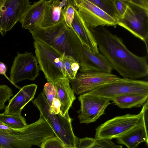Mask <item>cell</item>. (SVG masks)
Segmentation results:
<instances>
[{"instance_id":"6da1fadb","label":"cell","mask_w":148,"mask_h":148,"mask_svg":"<svg viewBox=\"0 0 148 148\" xmlns=\"http://www.w3.org/2000/svg\"><path fill=\"white\" fill-rule=\"evenodd\" d=\"M88 27L98 49L109 62L113 69L124 77L132 79L147 76V57H139L132 53L121 38L104 26Z\"/></svg>"},{"instance_id":"7a4b0ae2","label":"cell","mask_w":148,"mask_h":148,"mask_svg":"<svg viewBox=\"0 0 148 148\" xmlns=\"http://www.w3.org/2000/svg\"><path fill=\"white\" fill-rule=\"evenodd\" d=\"M0 129V147L2 148H32L33 145L40 147L47 139L55 136L47 122L40 116L36 121L21 128L5 125Z\"/></svg>"},{"instance_id":"3957f363","label":"cell","mask_w":148,"mask_h":148,"mask_svg":"<svg viewBox=\"0 0 148 148\" xmlns=\"http://www.w3.org/2000/svg\"><path fill=\"white\" fill-rule=\"evenodd\" d=\"M29 31L34 40L43 42L72 57L79 64L83 45L73 29L64 21L51 27H36Z\"/></svg>"},{"instance_id":"277c9868","label":"cell","mask_w":148,"mask_h":148,"mask_svg":"<svg viewBox=\"0 0 148 148\" xmlns=\"http://www.w3.org/2000/svg\"><path fill=\"white\" fill-rule=\"evenodd\" d=\"M32 102L39 110L40 116L51 126L55 136L65 145L78 147L79 138L74 133L72 125L73 119L69 115L64 116L61 113L51 114L50 106L43 92L40 93Z\"/></svg>"},{"instance_id":"5b68a950","label":"cell","mask_w":148,"mask_h":148,"mask_svg":"<svg viewBox=\"0 0 148 148\" xmlns=\"http://www.w3.org/2000/svg\"><path fill=\"white\" fill-rule=\"evenodd\" d=\"M148 100L137 114H126L106 121L96 129L95 138L111 139L116 138L134 127L144 124L147 130Z\"/></svg>"},{"instance_id":"8992f818","label":"cell","mask_w":148,"mask_h":148,"mask_svg":"<svg viewBox=\"0 0 148 148\" xmlns=\"http://www.w3.org/2000/svg\"><path fill=\"white\" fill-rule=\"evenodd\" d=\"M117 24L143 41L148 53V0H129Z\"/></svg>"},{"instance_id":"52a82bcc","label":"cell","mask_w":148,"mask_h":148,"mask_svg":"<svg viewBox=\"0 0 148 148\" xmlns=\"http://www.w3.org/2000/svg\"><path fill=\"white\" fill-rule=\"evenodd\" d=\"M34 45L40 69L43 72L47 81L54 82L60 79L66 78L63 64L65 53L40 41L34 40Z\"/></svg>"},{"instance_id":"ba28073f","label":"cell","mask_w":148,"mask_h":148,"mask_svg":"<svg viewBox=\"0 0 148 148\" xmlns=\"http://www.w3.org/2000/svg\"><path fill=\"white\" fill-rule=\"evenodd\" d=\"M86 93L109 99L131 93L148 95V82L128 78H119L112 82L99 86Z\"/></svg>"},{"instance_id":"9c48e42d","label":"cell","mask_w":148,"mask_h":148,"mask_svg":"<svg viewBox=\"0 0 148 148\" xmlns=\"http://www.w3.org/2000/svg\"><path fill=\"white\" fill-rule=\"evenodd\" d=\"M31 3L28 0H0V33L2 36L20 21Z\"/></svg>"},{"instance_id":"30bf717a","label":"cell","mask_w":148,"mask_h":148,"mask_svg":"<svg viewBox=\"0 0 148 148\" xmlns=\"http://www.w3.org/2000/svg\"><path fill=\"white\" fill-rule=\"evenodd\" d=\"M40 70L35 56L32 53L18 52L11 67L10 79L14 84L28 79L34 80Z\"/></svg>"},{"instance_id":"8fae6325","label":"cell","mask_w":148,"mask_h":148,"mask_svg":"<svg viewBox=\"0 0 148 148\" xmlns=\"http://www.w3.org/2000/svg\"><path fill=\"white\" fill-rule=\"evenodd\" d=\"M78 99L80 106L77 112L81 123L95 122L104 114L106 109L111 103L108 99L86 93L80 95Z\"/></svg>"},{"instance_id":"7c38bea8","label":"cell","mask_w":148,"mask_h":148,"mask_svg":"<svg viewBox=\"0 0 148 148\" xmlns=\"http://www.w3.org/2000/svg\"><path fill=\"white\" fill-rule=\"evenodd\" d=\"M119 78L111 73L91 72H80L75 78L69 79L74 94L82 95L101 85L114 81Z\"/></svg>"},{"instance_id":"4fadbf2b","label":"cell","mask_w":148,"mask_h":148,"mask_svg":"<svg viewBox=\"0 0 148 148\" xmlns=\"http://www.w3.org/2000/svg\"><path fill=\"white\" fill-rule=\"evenodd\" d=\"M77 10L88 27L114 26L117 22L89 0H75Z\"/></svg>"},{"instance_id":"5bb4252c","label":"cell","mask_w":148,"mask_h":148,"mask_svg":"<svg viewBox=\"0 0 148 148\" xmlns=\"http://www.w3.org/2000/svg\"><path fill=\"white\" fill-rule=\"evenodd\" d=\"M80 72H97L111 73L113 69L106 58L99 52L83 45L79 63Z\"/></svg>"},{"instance_id":"9a60e30c","label":"cell","mask_w":148,"mask_h":148,"mask_svg":"<svg viewBox=\"0 0 148 148\" xmlns=\"http://www.w3.org/2000/svg\"><path fill=\"white\" fill-rule=\"evenodd\" d=\"M37 85L32 84L23 86L18 92L9 101L5 109L4 114L12 115H21L24 107L34 98Z\"/></svg>"},{"instance_id":"2e32d148","label":"cell","mask_w":148,"mask_h":148,"mask_svg":"<svg viewBox=\"0 0 148 148\" xmlns=\"http://www.w3.org/2000/svg\"><path fill=\"white\" fill-rule=\"evenodd\" d=\"M69 0H47L43 14L37 27L45 28L63 21L64 9Z\"/></svg>"},{"instance_id":"e0dca14e","label":"cell","mask_w":148,"mask_h":148,"mask_svg":"<svg viewBox=\"0 0 148 148\" xmlns=\"http://www.w3.org/2000/svg\"><path fill=\"white\" fill-rule=\"evenodd\" d=\"M54 84L58 98L61 103V113L64 116L69 115V110L76 98L70 85V80L66 77L61 78Z\"/></svg>"},{"instance_id":"ac0fdd59","label":"cell","mask_w":148,"mask_h":148,"mask_svg":"<svg viewBox=\"0 0 148 148\" xmlns=\"http://www.w3.org/2000/svg\"><path fill=\"white\" fill-rule=\"evenodd\" d=\"M47 2V0H41L31 5L20 21L23 28L29 30L38 27Z\"/></svg>"},{"instance_id":"d6986e66","label":"cell","mask_w":148,"mask_h":148,"mask_svg":"<svg viewBox=\"0 0 148 148\" xmlns=\"http://www.w3.org/2000/svg\"><path fill=\"white\" fill-rule=\"evenodd\" d=\"M71 26L83 45L86 46L92 51L99 52L93 35L77 10L75 11Z\"/></svg>"},{"instance_id":"ffe728a7","label":"cell","mask_w":148,"mask_h":148,"mask_svg":"<svg viewBox=\"0 0 148 148\" xmlns=\"http://www.w3.org/2000/svg\"><path fill=\"white\" fill-rule=\"evenodd\" d=\"M119 144L128 148H136L140 143L145 142L148 145L147 130L144 124L138 125L116 138Z\"/></svg>"},{"instance_id":"44dd1931","label":"cell","mask_w":148,"mask_h":148,"mask_svg":"<svg viewBox=\"0 0 148 148\" xmlns=\"http://www.w3.org/2000/svg\"><path fill=\"white\" fill-rule=\"evenodd\" d=\"M148 95L131 93L117 96L112 100L119 108H130L140 107L148 100Z\"/></svg>"},{"instance_id":"7402d4cb","label":"cell","mask_w":148,"mask_h":148,"mask_svg":"<svg viewBox=\"0 0 148 148\" xmlns=\"http://www.w3.org/2000/svg\"><path fill=\"white\" fill-rule=\"evenodd\" d=\"M0 122L3 125L14 128H21L28 125L25 118L21 115L0 113Z\"/></svg>"},{"instance_id":"603a6c76","label":"cell","mask_w":148,"mask_h":148,"mask_svg":"<svg viewBox=\"0 0 148 148\" xmlns=\"http://www.w3.org/2000/svg\"><path fill=\"white\" fill-rule=\"evenodd\" d=\"M79 143L87 148H116L117 145L111 139H98L87 137L79 139Z\"/></svg>"},{"instance_id":"cb8c5ba5","label":"cell","mask_w":148,"mask_h":148,"mask_svg":"<svg viewBox=\"0 0 148 148\" xmlns=\"http://www.w3.org/2000/svg\"><path fill=\"white\" fill-rule=\"evenodd\" d=\"M117 22L119 19L113 0H89Z\"/></svg>"},{"instance_id":"d4e9b609","label":"cell","mask_w":148,"mask_h":148,"mask_svg":"<svg viewBox=\"0 0 148 148\" xmlns=\"http://www.w3.org/2000/svg\"><path fill=\"white\" fill-rule=\"evenodd\" d=\"M63 64L66 78L69 79H74L80 68L79 64L72 57L65 55L63 59Z\"/></svg>"},{"instance_id":"484cf974","label":"cell","mask_w":148,"mask_h":148,"mask_svg":"<svg viewBox=\"0 0 148 148\" xmlns=\"http://www.w3.org/2000/svg\"><path fill=\"white\" fill-rule=\"evenodd\" d=\"M77 9L75 0H69L68 3L64 11V21L66 25L71 28H72L71 24L74 17L75 11Z\"/></svg>"},{"instance_id":"4316f807","label":"cell","mask_w":148,"mask_h":148,"mask_svg":"<svg viewBox=\"0 0 148 148\" xmlns=\"http://www.w3.org/2000/svg\"><path fill=\"white\" fill-rule=\"evenodd\" d=\"M43 92L50 106L53 99L55 98H58L54 82H49L46 83L43 87Z\"/></svg>"},{"instance_id":"83f0119b","label":"cell","mask_w":148,"mask_h":148,"mask_svg":"<svg viewBox=\"0 0 148 148\" xmlns=\"http://www.w3.org/2000/svg\"><path fill=\"white\" fill-rule=\"evenodd\" d=\"M13 92L10 88L6 85H0V110L5 108V102L13 96Z\"/></svg>"},{"instance_id":"f1b7e54d","label":"cell","mask_w":148,"mask_h":148,"mask_svg":"<svg viewBox=\"0 0 148 148\" xmlns=\"http://www.w3.org/2000/svg\"><path fill=\"white\" fill-rule=\"evenodd\" d=\"M65 145L56 136L49 138L41 145L40 148H65Z\"/></svg>"},{"instance_id":"f546056e","label":"cell","mask_w":148,"mask_h":148,"mask_svg":"<svg viewBox=\"0 0 148 148\" xmlns=\"http://www.w3.org/2000/svg\"><path fill=\"white\" fill-rule=\"evenodd\" d=\"M113 2L118 16L120 18L123 16L125 12L128 0H113Z\"/></svg>"},{"instance_id":"4dcf8cb0","label":"cell","mask_w":148,"mask_h":148,"mask_svg":"<svg viewBox=\"0 0 148 148\" xmlns=\"http://www.w3.org/2000/svg\"><path fill=\"white\" fill-rule=\"evenodd\" d=\"M60 107L61 103L60 101L58 98H54L53 100L51 105L50 106V113L53 114L61 113Z\"/></svg>"},{"instance_id":"1f68e13d","label":"cell","mask_w":148,"mask_h":148,"mask_svg":"<svg viewBox=\"0 0 148 148\" xmlns=\"http://www.w3.org/2000/svg\"><path fill=\"white\" fill-rule=\"evenodd\" d=\"M7 71V68L6 65L3 62H0V74L3 75L13 85L20 90L21 88L13 83L10 78L6 75V73Z\"/></svg>"},{"instance_id":"d6a6232c","label":"cell","mask_w":148,"mask_h":148,"mask_svg":"<svg viewBox=\"0 0 148 148\" xmlns=\"http://www.w3.org/2000/svg\"><path fill=\"white\" fill-rule=\"evenodd\" d=\"M65 148H87L86 147L80 143H79L78 147H73L70 146L65 145Z\"/></svg>"},{"instance_id":"836d02e7","label":"cell","mask_w":148,"mask_h":148,"mask_svg":"<svg viewBox=\"0 0 148 148\" xmlns=\"http://www.w3.org/2000/svg\"><path fill=\"white\" fill-rule=\"evenodd\" d=\"M116 148H123V146L121 145H117Z\"/></svg>"},{"instance_id":"e575fe53","label":"cell","mask_w":148,"mask_h":148,"mask_svg":"<svg viewBox=\"0 0 148 148\" xmlns=\"http://www.w3.org/2000/svg\"><path fill=\"white\" fill-rule=\"evenodd\" d=\"M1 124H3V125L2 123L1 122H0V125H1Z\"/></svg>"},{"instance_id":"d590c367","label":"cell","mask_w":148,"mask_h":148,"mask_svg":"<svg viewBox=\"0 0 148 148\" xmlns=\"http://www.w3.org/2000/svg\"><path fill=\"white\" fill-rule=\"evenodd\" d=\"M0 148H2L0 147Z\"/></svg>"},{"instance_id":"8d00e7d4","label":"cell","mask_w":148,"mask_h":148,"mask_svg":"<svg viewBox=\"0 0 148 148\" xmlns=\"http://www.w3.org/2000/svg\"></svg>"}]
</instances>
